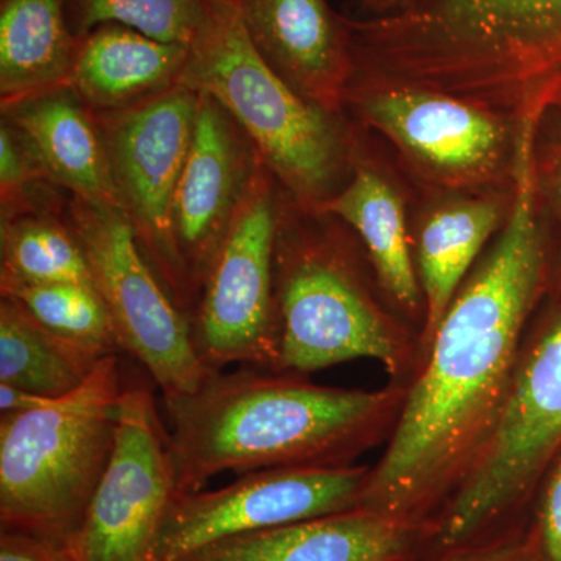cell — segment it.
<instances>
[{
	"label": "cell",
	"mask_w": 561,
	"mask_h": 561,
	"mask_svg": "<svg viewBox=\"0 0 561 561\" xmlns=\"http://www.w3.org/2000/svg\"><path fill=\"white\" fill-rule=\"evenodd\" d=\"M197 110L198 92L181 83L130 108L94 113L119 208L147 260L190 320L197 297L173 236L172 208Z\"/></svg>",
	"instance_id": "obj_8"
},
{
	"label": "cell",
	"mask_w": 561,
	"mask_h": 561,
	"mask_svg": "<svg viewBox=\"0 0 561 561\" xmlns=\"http://www.w3.org/2000/svg\"><path fill=\"white\" fill-rule=\"evenodd\" d=\"M208 0H66L76 38L105 24H119L162 43L191 47L208 20Z\"/></svg>",
	"instance_id": "obj_25"
},
{
	"label": "cell",
	"mask_w": 561,
	"mask_h": 561,
	"mask_svg": "<svg viewBox=\"0 0 561 561\" xmlns=\"http://www.w3.org/2000/svg\"><path fill=\"white\" fill-rule=\"evenodd\" d=\"M77 38L66 0H0V102L68 83Z\"/></svg>",
	"instance_id": "obj_19"
},
{
	"label": "cell",
	"mask_w": 561,
	"mask_h": 561,
	"mask_svg": "<svg viewBox=\"0 0 561 561\" xmlns=\"http://www.w3.org/2000/svg\"><path fill=\"white\" fill-rule=\"evenodd\" d=\"M262 60L306 101L337 114L353 76L348 27L327 0H239Z\"/></svg>",
	"instance_id": "obj_15"
},
{
	"label": "cell",
	"mask_w": 561,
	"mask_h": 561,
	"mask_svg": "<svg viewBox=\"0 0 561 561\" xmlns=\"http://www.w3.org/2000/svg\"><path fill=\"white\" fill-rule=\"evenodd\" d=\"M542 113L531 108L518 117L504 228L432 335L430 362L365 481L364 511L423 522L454 472L470 467L500 415L545 265L535 151Z\"/></svg>",
	"instance_id": "obj_1"
},
{
	"label": "cell",
	"mask_w": 561,
	"mask_h": 561,
	"mask_svg": "<svg viewBox=\"0 0 561 561\" xmlns=\"http://www.w3.org/2000/svg\"><path fill=\"white\" fill-rule=\"evenodd\" d=\"M434 561H537L534 549L518 542L502 541L491 545L465 546L435 557Z\"/></svg>",
	"instance_id": "obj_29"
},
{
	"label": "cell",
	"mask_w": 561,
	"mask_h": 561,
	"mask_svg": "<svg viewBox=\"0 0 561 561\" xmlns=\"http://www.w3.org/2000/svg\"><path fill=\"white\" fill-rule=\"evenodd\" d=\"M346 101L405 153L453 179H479L504 153L501 117L453 95L383 88L348 92Z\"/></svg>",
	"instance_id": "obj_14"
},
{
	"label": "cell",
	"mask_w": 561,
	"mask_h": 561,
	"mask_svg": "<svg viewBox=\"0 0 561 561\" xmlns=\"http://www.w3.org/2000/svg\"><path fill=\"white\" fill-rule=\"evenodd\" d=\"M99 360L51 334L16 301L0 300V383L65 398L87 382Z\"/></svg>",
	"instance_id": "obj_22"
},
{
	"label": "cell",
	"mask_w": 561,
	"mask_h": 561,
	"mask_svg": "<svg viewBox=\"0 0 561 561\" xmlns=\"http://www.w3.org/2000/svg\"><path fill=\"white\" fill-rule=\"evenodd\" d=\"M179 494L168 431L153 393L124 387L116 440L83 522L62 545L70 561H158L162 526Z\"/></svg>",
	"instance_id": "obj_11"
},
{
	"label": "cell",
	"mask_w": 561,
	"mask_h": 561,
	"mask_svg": "<svg viewBox=\"0 0 561 561\" xmlns=\"http://www.w3.org/2000/svg\"><path fill=\"white\" fill-rule=\"evenodd\" d=\"M261 165L260 153L234 117L213 95L198 92L190 153L172 208L173 236L197 302Z\"/></svg>",
	"instance_id": "obj_13"
},
{
	"label": "cell",
	"mask_w": 561,
	"mask_h": 561,
	"mask_svg": "<svg viewBox=\"0 0 561 561\" xmlns=\"http://www.w3.org/2000/svg\"><path fill=\"white\" fill-rule=\"evenodd\" d=\"M278 181L262 162L225 236L192 316V335L213 370L231 364L279 370L275 260L280 228Z\"/></svg>",
	"instance_id": "obj_10"
},
{
	"label": "cell",
	"mask_w": 561,
	"mask_h": 561,
	"mask_svg": "<svg viewBox=\"0 0 561 561\" xmlns=\"http://www.w3.org/2000/svg\"><path fill=\"white\" fill-rule=\"evenodd\" d=\"M432 524L353 508L214 542L186 561H409Z\"/></svg>",
	"instance_id": "obj_16"
},
{
	"label": "cell",
	"mask_w": 561,
	"mask_h": 561,
	"mask_svg": "<svg viewBox=\"0 0 561 561\" xmlns=\"http://www.w3.org/2000/svg\"><path fill=\"white\" fill-rule=\"evenodd\" d=\"M553 197H556L557 209H559L561 221V162L559 168H557L556 176H553Z\"/></svg>",
	"instance_id": "obj_31"
},
{
	"label": "cell",
	"mask_w": 561,
	"mask_h": 561,
	"mask_svg": "<svg viewBox=\"0 0 561 561\" xmlns=\"http://www.w3.org/2000/svg\"><path fill=\"white\" fill-rule=\"evenodd\" d=\"M181 83L225 106L298 208L320 213L342 190L348 150L335 114L306 101L262 60L239 7L209 5Z\"/></svg>",
	"instance_id": "obj_4"
},
{
	"label": "cell",
	"mask_w": 561,
	"mask_h": 561,
	"mask_svg": "<svg viewBox=\"0 0 561 561\" xmlns=\"http://www.w3.org/2000/svg\"><path fill=\"white\" fill-rule=\"evenodd\" d=\"M0 279L94 286L83 250L62 213L25 214L0 221Z\"/></svg>",
	"instance_id": "obj_24"
},
{
	"label": "cell",
	"mask_w": 561,
	"mask_h": 561,
	"mask_svg": "<svg viewBox=\"0 0 561 561\" xmlns=\"http://www.w3.org/2000/svg\"><path fill=\"white\" fill-rule=\"evenodd\" d=\"M0 294L21 305L51 334L95 359L122 353L108 308L91 284L0 279Z\"/></svg>",
	"instance_id": "obj_23"
},
{
	"label": "cell",
	"mask_w": 561,
	"mask_h": 561,
	"mask_svg": "<svg viewBox=\"0 0 561 561\" xmlns=\"http://www.w3.org/2000/svg\"><path fill=\"white\" fill-rule=\"evenodd\" d=\"M367 476L342 465L267 468L243 472L224 489L176 494L158 561H186L228 538L359 508Z\"/></svg>",
	"instance_id": "obj_12"
},
{
	"label": "cell",
	"mask_w": 561,
	"mask_h": 561,
	"mask_svg": "<svg viewBox=\"0 0 561 561\" xmlns=\"http://www.w3.org/2000/svg\"><path fill=\"white\" fill-rule=\"evenodd\" d=\"M209 5L238 7L239 0H208Z\"/></svg>",
	"instance_id": "obj_32"
},
{
	"label": "cell",
	"mask_w": 561,
	"mask_h": 561,
	"mask_svg": "<svg viewBox=\"0 0 561 561\" xmlns=\"http://www.w3.org/2000/svg\"><path fill=\"white\" fill-rule=\"evenodd\" d=\"M275 290L278 371L311 373L356 359L397 368V343L335 245L279 228Z\"/></svg>",
	"instance_id": "obj_9"
},
{
	"label": "cell",
	"mask_w": 561,
	"mask_h": 561,
	"mask_svg": "<svg viewBox=\"0 0 561 561\" xmlns=\"http://www.w3.org/2000/svg\"><path fill=\"white\" fill-rule=\"evenodd\" d=\"M119 354L79 390L38 411L0 415V523L65 545L79 529L116 440Z\"/></svg>",
	"instance_id": "obj_5"
},
{
	"label": "cell",
	"mask_w": 561,
	"mask_h": 561,
	"mask_svg": "<svg viewBox=\"0 0 561 561\" xmlns=\"http://www.w3.org/2000/svg\"><path fill=\"white\" fill-rule=\"evenodd\" d=\"M191 47L119 24L77 38L68 87L95 114L114 113L179 87Z\"/></svg>",
	"instance_id": "obj_17"
},
{
	"label": "cell",
	"mask_w": 561,
	"mask_h": 561,
	"mask_svg": "<svg viewBox=\"0 0 561 561\" xmlns=\"http://www.w3.org/2000/svg\"><path fill=\"white\" fill-rule=\"evenodd\" d=\"M381 393L330 389L254 368L214 371L201 389L165 398L176 486L203 490L225 471L339 467L381 411Z\"/></svg>",
	"instance_id": "obj_3"
},
{
	"label": "cell",
	"mask_w": 561,
	"mask_h": 561,
	"mask_svg": "<svg viewBox=\"0 0 561 561\" xmlns=\"http://www.w3.org/2000/svg\"><path fill=\"white\" fill-rule=\"evenodd\" d=\"M62 217L83 250L122 351L146 367L164 400L201 389L219 370L203 362L191 320L147 260L127 216L117 206L68 194Z\"/></svg>",
	"instance_id": "obj_7"
},
{
	"label": "cell",
	"mask_w": 561,
	"mask_h": 561,
	"mask_svg": "<svg viewBox=\"0 0 561 561\" xmlns=\"http://www.w3.org/2000/svg\"><path fill=\"white\" fill-rule=\"evenodd\" d=\"M2 117L31 139L58 187L119 208L101 127L68 84L5 103Z\"/></svg>",
	"instance_id": "obj_18"
},
{
	"label": "cell",
	"mask_w": 561,
	"mask_h": 561,
	"mask_svg": "<svg viewBox=\"0 0 561 561\" xmlns=\"http://www.w3.org/2000/svg\"><path fill=\"white\" fill-rule=\"evenodd\" d=\"M50 180L31 139L3 119L0 124V221L25 214L62 213L68 197Z\"/></svg>",
	"instance_id": "obj_26"
},
{
	"label": "cell",
	"mask_w": 561,
	"mask_h": 561,
	"mask_svg": "<svg viewBox=\"0 0 561 561\" xmlns=\"http://www.w3.org/2000/svg\"><path fill=\"white\" fill-rule=\"evenodd\" d=\"M60 398H47L32 391L0 383V415L3 413L38 411L49 408Z\"/></svg>",
	"instance_id": "obj_30"
},
{
	"label": "cell",
	"mask_w": 561,
	"mask_h": 561,
	"mask_svg": "<svg viewBox=\"0 0 561 561\" xmlns=\"http://www.w3.org/2000/svg\"><path fill=\"white\" fill-rule=\"evenodd\" d=\"M0 561H70L60 545L24 534L2 530L0 534Z\"/></svg>",
	"instance_id": "obj_28"
},
{
	"label": "cell",
	"mask_w": 561,
	"mask_h": 561,
	"mask_svg": "<svg viewBox=\"0 0 561 561\" xmlns=\"http://www.w3.org/2000/svg\"><path fill=\"white\" fill-rule=\"evenodd\" d=\"M561 446V319L513 375L500 415L440 518L434 556L479 542L518 504Z\"/></svg>",
	"instance_id": "obj_6"
},
{
	"label": "cell",
	"mask_w": 561,
	"mask_h": 561,
	"mask_svg": "<svg viewBox=\"0 0 561 561\" xmlns=\"http://www.w3.org/2000/svg\"><path fill=\"white\" fill-rule=\"evenodd\" d=\"M321 214L337 217L360 236L382 286L405 308H416L419 276L405 232L400 195L371 169L359 168Z\"/></svg>",
	"instance_id": "obj_20"
},
{
	"label": "cell",
	"mask_w": 561,
	"mask_h": 561,
	"mask_svg": "<svg viewBox=\"0 0 561 561\" xmlns=\"http://www.w3.org/2000/svg\"><path fill=\"white\" fill-rule=\"evenodd\" d=\"M501 202L478 198L432 214L419 239V280L426 302V334L434 335L461 283L502 220Z\"/></svg>",
	"instance_id": "obj_21"
},
{
	"label": "cell",
	"mask_w": 561,
	"mask_h": 561,
	"mask_svg": "<svg viewBox=\"0 0 561 561\" xmlns=\"http://www.w3.org/2000/svg\"><path fill=\"white\" fill-rule=\"evenodd\" d=\"M360 90L453 95L497 117L561 103V0H362Z\"/></svg>",
	"instance_id": "obj_2"
},
{
	"label": "cell",
	"mask_w": 561,
	"mask_h": 561,
	"mask_svg": "<svg viewBox=\"0 0 561 561\" xmlns=\"http://www.w3.org/2000/svg\"><path fill=\"white\" fill-rule=\"evenodd\" d=\"M534 551L537 561H561V461L542 500Z\"/></svg>",
	"instance_id": "obj_27"
}]
</instances>
